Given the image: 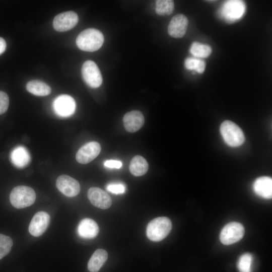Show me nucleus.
<instances>
[{
  "mask_svg": "<svg viewBox=\"0 0 272 272\" xmlns=\"http://www.w3.org/2000/svg\"><path fill=\"white\" fill-rule=\"evenodd\" d=\"M104 41V36L100 31L88 28L79 34L76 39V44L82 50L93 52L99 49Z\"/></svg>",
  "mask_w": 272,
  "mask_h": 272,
  "instance_id": "1",
  "label": "nucleus"
},
{
  "mask_svg": "<svg viewBox=\"0 0 272 272\" xmlns=\"http://www.w3.org/2000/svg\"><path fill=\"white\" fill-rule=\"evenodd\" d=\"M172 229L171 220L166 217L154 219L147 225L146 235L153 241H160L164 239Z\"/></svg>",
  "mask_w": 272,
  "mask_h": 272,
  "instance_id": "2",
  "label": "nucleus"
},
{
  "mask_svg": "<svg viewBox=\"0 0 272 272\" xmlns=\"http://www.w3.org/2000/svg\"><path fill=\"white\" fill-rule=\"evenodd\" d=\"M34 190L27 186L19 185L14 187L10 195L12 205L17 209H22L32 205L35 200Z\"/></svg>",
  "mask_w": 272,
  "mask_h": 272,
  "instance_id": "3",
  "label": "nucleus"
},
{
  "mask_svg": "<svg viewBox=\"0 0 272 272\" xmlns=\"http://www.w3.org/2000/svg\"><path fill=\"white\" fill-rule=\"evenodd\" d=\"M220 131L225 142L231 147H238L245 141V136L241 129L231 121L223 122L220 126Z\"/></svg>",
  "mask_w": 272,
  "mask_h": 272,
  "instance_id": "4",
  "label": "nucleus"
},
{
  "mask_svg": "<svg viewBox=\"0 0 272 272\" xmlns=\"http://www.w3.org/2000/svg\"><path fill=\"white\" fill-rule=\"evenodd\" d=\"M244 233L245 229L241 224L235 222H230L222 229L220 239L223 244L230 245L241 240Z\"/></svg>",
  "mask_w": 272,
  "mask_h": 272,
  "instance_id": "5",
  "label": "nucleus"
},
{
  "mask_svg": "<svg viewBox=\"0 0 272 272\" xmlns=\"http://www.w3.org/2000/svg\"><path fill=\"white\" fill-rule=\"evenodd\" d=\"M82 75L86 84L91 88H98L102 83V77L100 70L93 61L89 60L83 63Z\"/></svg>",
  "mask_w": 272,
  "mask_h": 272,
  "instance_id": "6",
  "label": "nucleus"
},
{
  "mask_svg": "<svg viewBox=\"0 0 272 272\" xmlns=\"http://www.w3.org/2000/svg\"><path fill=\"white\" fill-rule=\"evenodd\" d=\"M76 104L73 98L68 95H61L57 97L53 103L55 113L59 116L66 117L73 114Z\"/></svg>",
  "mask_w": 272,
  "mask_h": 272,
  "instance_id": "7",
  "label": "nucleus"
},
{
  "mask_svg": "<svg viewBox=\"0 0 272 272\" xmlns=\"http://www.w3.org/2000/svg\"><path fill=\"white\" fill-rule=\"evenodd\" d=\"M245 10V4L241 1H227L221 9V15L228 22H233L241 18Z\"/></svg>",
  "mask_w": 272,
  "mask_h": 272,
  "instance_id": "8",
  "label": "nucleus"
},
{
  "mask_svg": "<svg viewBox=\"0 0 272 272\" xmlns=\"http://www.w3.org/2000/svg\"><path fill=\"white\" fill-rule=\"evenodd\" d=\"M79 18L73 11H67L57 15L53 21V26L58 32H64L73 28L78 23Z\"/></svg>",
  "mask_w": 272,
  "mask_h": 272,
  "instance_id": "9",
  "label": "nucleus"
},
{
  "mask_svg": "<svg viewBox=\"0 0 272 272\" xmlns=\"http://www.w3.org/2000/svg\"><path fill=\"white\" fill-rule=\"evenodd\" d=\"M101 151V146L97 142H90L82 146L76 155V159L81 164H87L96 158Z\"/></svg>",
  "mask_w": 272,
  "mask_h": 272,
  "instance_id": "10",
  "label": "nucleus"
},
{
  "mask_svg": "<svg viewBox=\"0 0 272 272\" xmlns=\"http://www.w3.org/2000/svg\"><path fill=\"white\" fill-rule=\"evenodd\" d=\"M56 186L61 193L68 197L76 196L80 191L79 182L66 175H60L57 178Z\"/></svg>",
  "mask_w": 272,
  "mask_h": 272,
  "instance_id": "11",
  "label": "nucleus"
},
{
  "mask_svg": "<svg viewBox=\"0 0 272 272\" xmlns=\"http://www.w3.org/2000/svg\"><path fill=\"white\" fill-rule=\"evenodd\" d=\"M50 219V216L45 212L41 211L36 213L29 226L30 234L34 237L41 236L48 227Z\"/></svg>",
  "mask_w": 272,
  "mask_h": 272,
  "instance_id": "12",
  "label": "nucleus"
},
{
  "mask_svg": "<svg viewBox=\"0 0 272 272\" xmlns=\"http://www.w3.org/2000/svg\"><path fill=\"white\" fill-rule=\"evenodd\" d=\"M87 196L93 206L101 209H107L112 204V199L109 195L98 187L90 188L88 191Z\"/></svg>",
  "mask_w": 272,
  "mask_h": 272,
  "instance_id": "13",
  "label": "nucleus"
},
{
  "mask_svg": "<svg viewBox=\"0 0 272 272\" xmlns=\"http://www.w3.org/2000/svg\"><path fill=\"white\" fill-rule=\"evenodd\" d=\"M188 21L185 16L179 14L171 20L168 27L169 35L174 38H181L185 34Z\"/></svg>",
  "mask_w": 272,
  "mask_h": 272,
  "instance_id": "14",
  "label": "nucleus"
},
{
  "mask_svg": "<svg viewBox=\"0 0 272 272\" xmlns=\"http://www.w3.org/2000/svg\"><path fill=\"white\" fill-rule=\"evenodd\" d=\"M144 122V117L141 112L138 110L128 112L123 117L124 128L129 132H135L139 130Z\"/></svg>",
  "mask_w": 272,
  "mask_h": 272,
  "instance_id": "15",
  "label": "nucleus"
},
{
  "mask_svg": "<svg viewBox=\"0 0 272 272\" xmlns=\"http://www.w3.org/2000/svg\"><path fill=\"white\" fill-rule=\"evenodd\" d=\"M99 231V227L97 223L90 218H85L82 220L78 227L79 235L85 239L95 238L98 235Z\"/></svg>",
  "mask_w": 272,
  "mask_h": 272,
  "instance_id": "16",
  "label": "nucleus"
},
{
  "mask_svg": "<svg viewBox=\"0 0 272 272\" xmlns=\"http://www.w3.org/2000/svg\"><path fill=\"white\" fill-rule=\"evenodd\" d=\"M253 190L258 196L269 199L272 197V179L267 176L257 178L253 185Z\"/></svg>",
  "mask_w": 272,
  "mask_h": 272,
  "instance_id": "17",
  "label": "nucleus"
},
{
  "mask_svg": "<svg viewBox=\"0 0 272 272\" xmlns=\"http://www.w3.org/2000/svg\"><path fill=\"white\" fill-rule=\"evenodd\" d=\"M10 158L13 164L17 167L26 166L30 161V156L27 150L23 146H19L12 151Z\"/></svg>",
  "mask_w": 272,
  "mask_h": 272,
  "instance_id": "18",
  "label": "nucleus"
},
{
  "mask_svg": "<svg viewBox=\"0 0 272 272\" xmlns=\"http://www.w3.org/2000/svg\"><path fill=\"white\" fill-rule=\"evenodd\" d=\"M108 258V253L103 249H97L92 254L88 263L90 272H98Z\"/></svg>",
  "mask_w": 272,
  "mask_h": 272,
  "instance_id": "19",
  "label": "nucleus"
},
{
  "mask_svg": "<svg viewBox=\"0 0 272 272\" xmlns=\"http://www.w3.org/2000/svg\"><path fill=\"white\" fill-rule=\"evenodd\" d=\"M148 168L149 165L147 161L140 155L135 156L132 158L129 166L130 172L135 176H141L145 174Z\"/></svg>",
  "mask_w": 272,
  "mask_h": 272,
  "instance_id": "20",
  "label": "nucleus"
},
{
  "mask_svg": "<svg viewBox=\"0 0 272 272\" xmlns=\"http://www.w3.org/2000/svg\"><path fill=\"white\" fill-rule=\"evenodd\" d=\"M26 89L31 94L45 96L51 93L50 87L46 83L39 80L30 81L26 85Z\"/></svg>",
  "mask_w": 272,
  "mask_h": 272,
  "instance_id": "21",
  "label": "nucleus"
},
{
  "mask_svg": "<svg viewBox=\"0 0 272 272\" xmlns=\"http://www.w3.org/2000/svg\"><path fill=\"white\" fill-rule=\"evenodd\" d=\"M190 52L195 57L206 58L210 55L212 48L208 45L194 42L192 43L190 46Z\"/></svg>",
  "mask_w": 272,
  "mask_h": 272,
  "instance_id": "22",
  "label": "nucleus"
},
{
  "mask_svg": "<svg viewBox=\"0 0 272 272\" xmlns=\"http://www.w3.org/2000/svg\"><path fill=\"white\" fill-rule=\"evenodd\" d=\"M174 2L171 0H158L156 2V12L160 16L171 15L174 11Z\"/></svg>",
  "mask_w": 272,
  "mask_h": 272,
  "instance_id": "23",
  "label": "nucleus"
},
{
  "mask_svg": "<svg viewBox=\"0 0 272 272\" xmlns=\"http://www.w3.org/2000/svg\"><path fill=\"white\" fill-rule=\"evenodd\" d=\"M184 65L187 70L195 71L200 74L202 73L206 69L205 62L195 58H187L185 60Z\"/></svg>",
  "mask_w": 272,
  "mask_h": 272,
  "instance_id": "24",
  "label": "nucleus"
},
{
  "mask_svg": "<svg viewBox=\"0 0 272 272\" xmlns=\"http://www.w3.org/2000/svg\"><path fill=\"white\" fill-rule=\"evenodd\" d=\"M253 257L250 253H244L239 258L237 267L240 272H251Z\"/></svg>",
  "mask_w": 272,
  "mask_h": 272,
  "instance_id": "25",
  "label": "nucleus"
},
{
  "mask_svg": "<svg viewBox=\"0 0 272 272\" xmlns=\"http://www.w3.org/2000/svg\"><path fill=\"white\" fill-rule=\"evenodd\" d=\"M13 245V242L11 238L0 234V259L9 254Z\"/></svg>",
  "mask_w": 272,
  "mask_h": 272,
  "instance_id": "26",
  "label": "nucleus"
},
{
  "mask_svg": "<svg viewBox=\"0 0 272 272\" xmlns=\"http://www.w3.org/2000/svg\"><path fill=\"white\" fill-rule=\"evenodd\" d=\"M106 189L115 194H122L125 192V185L121 183H111L106 186Z\"/></svg>",
  "mask_w": 272,
  "mask_h": 272,
  "instance_id": "27",
  "label": "nucleus"
},
{
  "mask_svg": "<svg viewBox=\"0 0 272 272\" xmlns=\"http://www.w3.org/2000/svg\"><path fill=\"white\" fill-rule=\"evenodd\" d=\"M9 105V98L4 92L0 91V115L5 113Z\"/></svg>",
  "mask_w": 272,
  "mask_h": 272,
  "instance_id": "28",
  "label": "nucleus"
},
{
  "mask_svg": "<svg viewBox=\"0 0 272 272\" xmlns=\"http://www.w3.org/2000/svg\"><path fill=\"white\" fill-rule=\"evenodd\" d=\"M104 165L108 168L119 169L121 167L122 163L119 160H109L105 161Z\"/></svg>",
  "mask_w": 272,
  "mask_h": 272,
  "instance_id": "29",
  "label": "nucleus"
},
{
  "mask_svg": "<svg viewBox=\"0 0 272 272\" xmlns=\"http://www.w3.org/2000/svg\"><path fill=\"white\" fill-rule=\"evenodd\" d=\"M6 42L2 37H0V55L2 54L6 50Z\"/></svg>",
  "mask_w": 272,
  "mask_h": 272,
  "instance_id": "30",
  "label": "nucleus"
}]
</instances>
